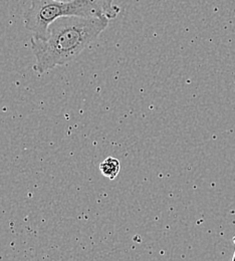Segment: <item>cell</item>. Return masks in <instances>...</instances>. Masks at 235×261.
<instances>
[{"label": "cell", "instance_id": "obj_1", "mask_svg": "<svg viewBox=\"0 0 235 261\" xmlns=\"http://www.w3.org/2000/svg\"><path fill=\"white\" fill-rule=\"evenodd\" d=\"M106 16H66L54 21L44 40L31 37L35 58L34 69L39 74L67 65L89 46L108 27Z\"/></svg>", "mask_w": 235, "mask_h": 261}, {"label": "cell", "instance_id": "obj_2", "mask_svg": "<svg viewBox=\"0 0 235 261\" xmlns=\"http://www.w3.org/2000/svg\"><path fill=\"white\" fill-rule=\"evenodd\" d=\"M66 16L94 17L105 16L101 0H74L61 2L57 0H32L24 12V25L32 36L44 40L48 27L59 18Z\"/></svg>", "mask_w": 235, "mask_h": 261}, {"label": "cell", "instance_id": "obj_3", "mask_svg": "<svg viewBox=\"0 0 235 261\" xmlns=\"http://www.w3.org/2000/svg\"><path fill=\"white\" fill-rule=\"evenodd\" d=\"M121 170V164L117 158L108 157L100 164L101 175L110 180H115Z\"/></svg>", "mask_w": 235, "mask_h": 261}, {"label": "cell", "instance_id": "obj_4", "mask_svg": "<svg viewBox=\"0 0 235 261\" xmlns=\"http://www.w3.org/2000/svg\"><path fill=\"white\" fill-rule=\"evenodd\" d=\"M101 2L103 14L109 20L118 16L120 8L114 4V0H101Z\"/></svg>", "mask_w": 235, "mask_h": 261}, {"label": "cell", "instance_id": "obj_5", "mask_svg": "<svg viewBox=\"0 0 235 261\" xmlns=\"http://www.w3.org/2000/svg\"><path fill=\"white\" fill-rule=\"evenodd\" d=\"M57 1H61V2H71V1H74V0H57Z\"/></svg>", "mask_w": 235, "mask_h": 261}, {"label": "cell", "instance_id": "obj_6", "mask_svg": "<svg viewBox=\"0 0 235 261\" xmlns=\"http://www.w3.org/2000/svg\"><path fill=\"white\" fill-rule=\"evenodd\" d=\"M231 261H235V250H234V253H233V256H232V260Z\"/></svg>", "mask_w": 235, "mask_h": 261}, {"label": "cell", "instance_id": "obj_7", "mask_svg": "<svg viewBox=\"0 0 235 261\" xmlns=\"http://www.w3.org/2000/svg\"><path fill=\"white\" fill-rule=\"evenodd\" d=\"M233 243L235 244V236L233 237Z\"/></svg>", "mask_w": 235, "mask_h": 261}]
</instances>
